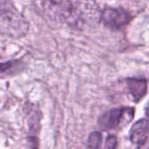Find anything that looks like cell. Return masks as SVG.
<instances>
[{
    "mask_svg": "<svg viewBox=\"0 0 149 149\" xmlns=\"http://www.w3.org/2000/svg\"><path fill=\"white\" fill-rule=\"evenodd\" d=\"M37 5L44 17L52 22L74 29L84 27L86 22L84 6L72 0H37Z\"/></svg>",
    "mask_w": 149,
    "mask_h": 149,
    "instance_id": "obj_1",
    "label": "cell"
},
{
    "mask_svg": "<svg viewBox=\"0 0 149 149\" xmlns=\"http://www.w3.org/2000/svg\"><path fill=\"white\" fill-rule=\"evenodd\" d=\"M29 30V24L13 0H0V32L11 37H22Z\"/></svg>",
    "mask_w": 149,
    "mask_h": 149,
    "instance_id": "obj_2",
    "label": "cell"
},
{
    "mask_svg": "<svg viewBox=\"0 0 149 149\" xmlns=\"http://www.w3.org/2000/svg\"><path fill=\"white\" fill-rule=\"evenodd\" d=\"M134 114L135 109L133 107L113 108L100 116L98 124L105 130H120L132 122Z\"/></svg>",
    "mask_w": 149,
    "mask_h": 149,
    "instance_id": "obj_3",
    "label": "cell"
},
{
    "mask_svg": "<svg viewBox=\"0 0 149 149\" xmlns=\"http://www.w3.org/2000/svg\"><path fill=\"white\" fill-rule=\"evenodd\" d=\"M132 19L128 11L120 8H105L101 13V22L110 29L125 27Z\"/></svg>",
    "mask_w": 149,
    "mask_h": 149,
    "instance_id": "obj_4",
    "label": "cell"
},
{
    "mask_svg": "<svg viewBox=\"0 0 149 149\" xmlns=\"http://www.w3.org/2000/svg\"><path fill=\"white\" fill-rule=\"evenodd\" d=\"M149 124L147 118H142L133 125L130 131V140L137 146L145 144L148 140Z\"/></svg>",
    "mask_w": 149,
    "mask_h": 149,
    "instance_id": "obj_5",
    "label": "cell"
},
{
    "mask_svg": "<svg viewBox=\"0 0 149 149\" xmlns=\"http://www.w3.org/2000/svg\"><path fill=\"white\" fill-rule=\"evenodd\" d=\"M25 112H26V118H27V125L29 127V130L34 134H37L40 130L41 127V118L42 113L40 111L39 107L33 103L28 102L25 106Z\"/></svg>",
    "mask_w": 149,
    "mask_h": 149,
    "instance_id": "obj_6",
    "label": "cell"
},
{
    "mask_svg": "<svg viewBox=\"0 0 149 149\" xmlns=\"http://www.w3.org/2000/svg\"><path fill=\"white\" fill-rule=\"evenodd\" d=\"M128 89L135 102L141 100L147 93V81L145 79L130 78L127 80Z\"/></svg>",
    "mask_w": 149,
    "mask_h": 149,
    "instance_id": "obj_7",
    "label": "cell"
},
{
    "mask_svg": "<svg viewBox=\"0 0 149 149\" xmlns=\"http://www.w3.org/2000/svg\"><path fill=\"white\" fill-rule=\"evenodd\" d=\"M101 134L99 132H94L88 138L87 146L90 148H99L101 145Z\"/></svg>",
    "mask_w": 149,
    "mask_h": 149,
    "instance_id": "obj_8",
    "label": "cell"
},
{
    "mask_svg": "<svg viewBox=\"0 0 149 149\" xmlns=\"http://www.w3.org/2000/svg\"><path fill=\"white\" fill-rule=\"evenodd\" d=\"M118 146V138L113 135L109 136L106 139V143H105V147L106 148H116Z\"/></svg>",
    "mask_w": 149,
    "mask_h": 149,
    "instance_id": "obj_9",
    "label": "cell"
},
{
    "mask_svg": "<svg viewBox=\"0 0 149 149\" xmlns=\"http://www.w3.org/2000/svg\"><path fill=\"white\" fill-rule=\"evenodd\" d=\"M9 68H10V63L9 62H0V72H5Z\"/></svg>",
    "mask_w": 149,
    "mask_h": 149,
    "instance_id": "obj_10",
    "label": "cell"
}]
</instances>
